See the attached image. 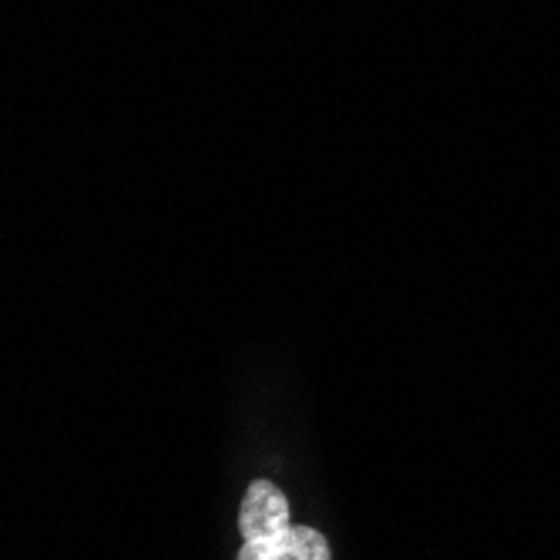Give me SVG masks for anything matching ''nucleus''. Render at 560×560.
<instances>
[{
    "mask_svg": "<svg viewBox=\"0 0 560 560\" xmlns=\"http://www.w3.org/2000/svg\"><path fill=\"white\" fill-rule=\"evenodd\" d=\"M242 547L235 560H332L329 540L316 527H299L289 497L272 480H252L238 511Z\"/></svg>",
    "mask_w": 560,
    "mask_h": 560,
    "instance_id": "nucleus-1",
    "label": "nucleus"
}]
</instances>
